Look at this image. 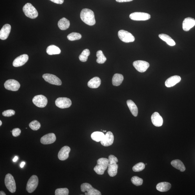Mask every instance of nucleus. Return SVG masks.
Returning a JSON list of instances; mask_svg holds the SVG:
<instances>
[{"instance_id":"nucleus-1","label":"nucleus","mask_w":195,"mask_h":195,"mask_svg":"<svg viewBox=\"0 0 195 195\" xmlns=\"http://www.w3.org/2000/svg\"><path fill=\"white\" fill-rule=\"evenodd\" d=\"M80 18L86 24L93 26L95 24V14L93 11L88 8H84L80 13Z\"/></svg>"},{"instance_id":"nucleus-2","label":"nucleus","mask_w":195,"mask_h":195,"mask_svg":"<svg viewBox=\"0 0 195 195\" xmlns=\"http://www.w3.org/2000/svg\"><path fill=\"white\" fill-rule=\"evenodd\" d=\"M109 163L108 173L110 176H115L118 173V165L117 163L118 160L115 156L114 155H110L109 157Z\"/></svg>"},{"instance_id":"nucleus-3","label":"nucleus","mask_w":195,"mask_h":195,"mask_svg":"<svg viewBox=\"0 0 195 195\" xmlns=\"http://www.w3.org/2000/svg\"><path fill=\"white\" fill-rule=\"evenodd\" d=\"M97 163V165L94 168V171L98 175H103L108 167L109 159L105 158H100L98 160Z\"/></svg>"},{"instance_id":"nucleus-4","label":"nucleus","mask_w":195,"mask_h":195,"mask_svg":"<svg viewBox=\"0 0 195 195\" xmlns=\"http://www.w3.org/2000/svg\"><path fill=\"white\" fill-rule=\"evenodd\" d=\"M23 11L27 17L34 19L37 17L38 13L37 10L31 3H27L24 6Z\"/></svg>"},{"instance_id":"nucleus-5","label":"nucleus","mask_w":195,"mask_h":195,"mask_svg":"<svg viewBox=\"0 0 195 195\" xmlns=\"http://www.w3.org/2000/svg\"><path fill=\"white\" fill-rule=\"evenodd\" d=\"M81 189L82 192H85L86 195H101V193L94 188L89 183H84L81 186Z\"/></svg>"},{"instance_id":"nucleus-6","label":"nucleus","mask_w":195,"mask_h":195,"mask_svg":"<svg viewBox=\"0 0 195 195\" xmlns=\"http://www.w3.org/2000/svg\"><path fill=\"white\" fill-rule=\"evenodd\" d=\"M5 184L7 189L11 193H14L16 190V185L14 178L10 173H8L6 176Z\"/></svg>"},{"instance_id":"nucleus-7","label":"nucleus","mask_w":195,"mask_h":195,"mask_svg":"<svg viewBox=\"0 0 195 195\" xmlns=\"http://www.w3.org/2000/svg\"><path fill=\"white\" fill-rule=\"evenodd\" d=\"M118 35L119 39L124 42H131L135 40V38L131 33L123 30L118 32Z\"/></svg>"},{"instance_id":"nucleus-8","label":"nucleus","mask_w":195,"mask_h":195,"mask_svg":"<svg viewBox=\"0 0 195 195\" xmlns=\"http://www.w3.org/2000/svg\"><path fill=\"white\" fill-rule=\"evenodd\" d=\"M38 184V178L36 175H33L29 178L27 185V190L29 193H32L36 188Z\"/></svg>"},{"instance_id":"nucleus-9","label":"nucleus","mask_w":195,"mask_h":195,"mask_svg":"<svg viewBox=\"0 0 195 195\" xmlns=\"http://www.w3.org/2000/svg\"><path fill=\"white\" fill-rule=\"evenodd\" d=\"M56 106L59 108L64 109L70 107L72 105L71 100L66 97H59L56 101Z\"/></svg>"},{"instance_id":"nucleus-10","label":"nucleus","mask_w":195,"mask_h":195,"mask_svg":"<svg viewBox=\"0 0 195 195\" xmlns=\"http://www.w3.org/2000/svg\"><path fill=\"white\" fill-rule=\"evenodd\" d=\"M42 77L46 81L50 84L58 86L61 85L62 84L61 80L56 75L46 73L43 75Z\"/></svg>"},{"instance_id":"nucleus-11","label":"nucleus","mask_w":195,"mask_h":195,"mask_svg":"<svg viewBox=\"0 0 195 195\" xmlns=\"http://www.w3.org/2000/svg\"><path fill=\"white\" fill-rule=\"evenodd\" d=\"M129 17L135 21H146L150 19L151 16L148 13L135 12L130 14Z\"/></svg>"},{"instance_id":"nucleus-12","label":"nucleus","mask_w":195,"mask_h":195,"mask_svg":"<svg viewBox=\"0 0 195 195\" xmlns=\"http://www.w3.org/2000/svg\"><path fill=\"white\" fill-rule=\"evenodd\" d=\"M4 87L7 90L17 91L20 88V85L17 80L10 79L7 80L4 84Z\"/></svg>"},{"instance_id":"nucleus-13","label":"nucleus","mask_w":195,"mask_h":195,"mask_svg":"<svg viewBox=\"0 0 195 195\" xmlns=\"http://www.w3.org/2000/svg\"><path fill=\"white\" fill-rule=\"evenodd\" d=\"M32 101L33 104L36 106L40 108L45 107L48 102L47 98L42 95L35 96L33 98Z\"/></svg>"},{"instance_id":"nucleus-14","label":"nucleus","mask_w":195,"mask_h":195,"mask_svg":"<svg viewBox=\"0 0 195 195\" xmlns=\"http://www.w3.org/2000/svg\"><path fill=\"white\" fill-rule=\"evenodd\" d=\"M133 66L140 72H145L149 67L150 65L147 62L143 61H137L134 62Z\"/></svg>"},{"instance_id":"nucleus-15","label":"nucleus","mask_w":195,"mask_h":195,"mask_svg":"<svg viewBox=\"0 0 195 195\" xmlns=\"http://www.w3.org/2000/svg\"><path fill=\"white\" fill-rule=\"evenodd\" d=\"M28 59V55L26 54L21 55L14 60L13 65L15 67H19L22 66L27 62Z\"/></svg>"},{"instance_id":"nucleus-16","label":"nucleus","mask_w":195,"mask_h":195,"mask_svg":"<svg viewBox=\"0 0 195 195\" xmlns=\"http://www.w3.org/2000/svg\"><path fill=\"white\" fill-rule=\"evenodd\" d=\"M114 141V136L111 132H107L101 141V144L103 146L107 147L111 146L113 144Z\"/></svg>"},{"instance_id":"nucleus-17","label":"nucleus","mask_w":195,"mask_h":195,"mask_svg":"<svg viewBox=\"0 0 195 195\" xmlns=\"http://www.w3.org/2000/svg\"><path fill=\"white\" fill-rule=\"evenodd\" d=\"M56 140V135L53 133L46 134L41 139V143L43 144H50L54 143Z\"/></svg>"},{"instance_id":"nucleus-18","label":"nucleus","mask_w":195,"mask_h":195,"mask_svg":"<svg viewBox=\"0 0 195 195\" xmlns=\"http://www.w3.org/2000/svg\"><path fill=\"white\" fill-rule=\"evenodd\" d=\"M195 26V20L192 17H187L183 20V28L185 31H188Z\"/></svg>"},{"instance_id":"nucleus-19","label":"nucleus","mask_w":195,"mask_h":195,"mask_svg":"<svg viewBox=\"0 0 195 195\" xmlns=\"http://www.w3.org/2000/svg\"><path fill=\"white\" fill-rule=\"evenodd\" d=\"M151 120L153 124L156 127H161L163 124V119L159 113L155 112L151 117Z\"/></svg>"},{"instance_id":"nucleus-20","label":"nucleus","mask_w":195,"mask_h":195,"mask_svg":"<svg viewBox=\"0 0 195 195\" xmlns=\"http://www.w3.org/2000/svg\"><path fill=\"white\" fill-rule=\"evenodd\" d=\"M71 151V149L68 146H65L61 149L58 153L59 159L61 160H65L69 157V154Z\"/></svg>"},{"instance_id":"nucleus-21","label":"nucleus","mask_w":195,"mask_h":195,"mask_svg":"<svg viewBox=\"0 0 195 195\" xmlns=\"http://www.w3.org/2000/svg\"><path fill=\"white\" fill-rule=\"evenodd\" d=\"M11 30L10 24H6L2 27L0 31V38L2 40H5L8 38Z\"/></svg>"},{"instance_id":"nucleus-22","label":"nucleus","mask_w":195,"mask_h":195,"mask_svg":"<svg viewBox=\"0 0 195 195\" xmlns=\"http://www.w3.org/2000/svg\"><path fill=\"white\" fill-rule=\"evenodd\" d=\"M181 80V78L178 76H174L168 78L165 82V85L167 88L173 87L179 82Z\"/></svg>"},{"instance_id":"nucleus-23","label":"nucleus","mask_w":195,"mask_h":195,"mask_svg":"<svg viewBox=\"0 0 195 195\" xmlns=\"http://www.w3.org/2000/svg\"><path fill=\"white\" fill-rule=\"evenodd\" d=\"M171 185L168 182H161L158 183L156 188L160 192H166L168 191L171 189Z\"/></svg>"},{"instance_id":"nucleus-24","label":"nucleus","mask_w":195,"mask_h":195,"mask_svg":"<svg viewBox=\"0 0 195 195\" xmlns=\"http://www.w3.org/2000/svg\"><path fill=\"white\" fill-rule=\"evenodd\" d=\"M101 84V80L99 77H94L89 81L88 85L89 88L92 89L97 88Z\"/></svg>"},{"instance_id":"nucleus-25","label":"nucleus","mask_w":195,"mask_h":195,"mask_svg":"<svg viewBox=\"0 0 195 195\" xmlns=\"http://www.w3.org/2000/svg\"><path fill=\"white\" fill-rule=\"evenodd\" d=\"M127 103L128 106L133 115L136 117L138 114V109L136 105L131 100H128Z\"/></svg>"},{"instance_id":"nucleus-26","label":"nucleus","mask_w":195,"mask_h":195,"mask_svg":"<svg viewBox=\"0 0 195 195\" xmlns=\"http://www.w3.org/2000/svg\"><path fill=\"white\" fill-rule=\"evenodd\" d=\"M124 77L123 75L116 73L112 77V84L115 86H119L122 83Z\"/></svg>"},{"instance_id":"nucleus-27","label":"nucleus","mask_w":195,"mask_h":195,"mask_svg":"<svg viewBox=\"0 0 195 195\" xmlns=\"http://www.w3.org/2000/svg\"><path fill=\"white\" fill-rule=\"evenodd\" d=\"M58 26L61 30H66L69 27L70 22L69 20L63 17L58 22Z\"/></svg>"},{"instance_id":"nucleus-28","label":"nucleus","mask_w":195,"mask_h":195,"mask_svg":"<svg viewBox=\"0 0 195 195\" xmlns=\"http://www.w3.org/2000/svg\"><path fill=\"white\" fill-rule=\"evenodd\" d=\"M171 164L174 168L179 170L181 172H184L186 169L183 163L180 160L176 159L171 162Z\"/></svg>"},{"instance_id":"nucleus-29","label":"nucleus","mask_w":195,"mask_h":195,"mask_svg":"<svg viewBox=\"0 0 195 195\" xmlns=\"http://www.w3.org/2000/svg\"><path fill=\"white\" fill-rule=\"evenodd\" d=\"M159 37L161 40L166 42L168 45L171 46L175 45L176 43L175 41L170 37L167 35V34H160Z\"/></svg>"},{"instance_id":"nucleus-30","label":"nucleus","mask_w":195,"mask_h":195,"mask_svg":"<svg viewBox=\"0 0 195 195\" xmlns=\"http://www.w3.org/2000/svg\"><path fill=\"white\" fill-rule=\"evenodd\" d=\"M46 52L49 55L59 54L61 53V50L57 46L51 45L47 48Z\"/></svg>"},{"instance_id":"nucleus-31","label":"nucleus","mask_w":195,"mask_h":195,"mask_svg":"<svg viewBox=\"0 0 195 195\" xmlns=\"http://www.w3.org/2000/svg\"><path fill=\"white\" fill-rule=\"evenodd\" d=\"M105 136V134L102 132H95L91 134V139L96 142H99L101 141Z\"/></svg>"},{"instance_id":"nucleus-32","label":"nucleus","mask_w":195,"mask_h":195,"mask_svg":"<svg viewBox=\"0 0 195 195\" xmlns=\"http://www.w3.org/2000/svg\"><path fill=\"white\" fill-rule=\"evenodd\" d=\"M97 62L99 64H103L106 61L107 59L101 50H99L97 52Z\"/></svg>"},{"instance_id":"nucleus-33","label":"nucleus","mask_w":195,"mask_h":195,"mask_svg":"<svg viewBox=\"0 0 195 195\" xmlns=\"http://www.w3.org/2000/svg\"><path fill=\"white\" fill-rule=\"evenodd\" d=\"M90 54V52L88 49L83 50L81 54L80 55L79 58L80 60L82 62H86L88 59V57Z\"/></svg>"},{"instance_id":"nucleus-34","label":"nucleus","mask_w":195,"mask_h":195,"mask_svg":"<svg viewBox=\"0 0 195 195\" xmlns=\"http://www.w3.org/2000/svg\"><path fill=\"white\" fill-rule=\"evenodd\" d=\"M81 37L82 36L81 34L76 32L71 33L67 36L68 40L71 41L79 40Z\"/></svg>"},{"instance_id":"nucleus-35","label":"nucleus","mask_w":195,"mask_h":195,"mask_svg":"<svg viewBox=\"0 0 195 195\" xmlns=\"http://www.w3.org/2000/svg\"><path fill=\"white\" fill-rule=\"evenodd\" d=\"M144 168H145V164L143 162H140L135 165L133 167L132 169L134 172H138L143 171Z\"/></svg>"},{"instance_id":"nucleus-36","label":"nucleus","mask_w":195,"mask_h":195,"mask_svg":"<svg viewBox=\"0 0 195 195\" xmlns=\"http://www.w3.org/2000/svg\"><path fill=\"white\" fill-rule=\"evenodd\" d=\"M131 182L134 185L139 186L143 184V179L135 176L131 178Z\"/></svg>"},{"instance_id":"nucleus-37","label":"nucleus","mask_w":195,"mask_h":195,"mask_svg":"<svg viewBox=\"0 0 195 195\" xmlns=\"http://www.w3.org/2000/svg\"><path fill=\"white\" fill-rule=\"evenodd\" d=\"M29 126L32 129L37 130L40 128L41 124L37 120H34L29 124Z\"/></svg>"},{"instance_id":"nucleus-38","label":"nucleus","mask_w":195,"mask_h":195,"mask_svg":"<svg viewBox=\"0 0 195 195\" xmlns=\"http://www.w3.org/2000/svg\"><path fill=\"white\" fill-rule=\"evenodd\" d=\"M68 194L69 190L66 188L57 189L55 192L56 195H68Z\"/></svg>"},{"instance_id":"nucleus-39","label":"nucleus","mask_w":195,"mask_h":195,"mask_svg":"<svg viewBox=\"0 0 195 195\" xmlns=\"http://www.w3.org/2000/svg\"><path fill=\"white\" fill-rule=\"evenodd\" d=\"M15 114V112L12 110H8L4 111L2 113V115L4 116L10 117L12 116Z\"/></svg>"},{"instance_id":"nucleus-40","label":"nucleus","mask_w":195,"mask_h":195,"mask_svg":"<svg viewBox=\"0 0 195 195\" xmlns=\"http://www.w3.org/2000/svg\"><path fill=\"white\" fill-rule=\"evenodd\" d=\"M21 133V130L18 128H14L12 131L13 136L15 137L19 136Z\"/></svg>"},{"instance_id":"nucleus-41","label":"nucleus","mask_w":195,"mask_h":195,"mask_svg":"<svg viewBox=\"0 0 195 195\" xmlns=\"http://www.w3.org/2000/svg\"><path fill=\"white\" fill-rule=\"evenodd\" d=\"M50 1L58 4H63L64 1V0H50Z\"/></svg>"},{"instance_id":"nucleus-42","label":"nucleus","mask_w":195,"mask_h":195,"mask_svg":"<svg viewBox=\"0 0 195 195\" xmlns=\"http://www.w3.org/2000/svg\"><path fill=\"white\" fill-rule=\"evenodd\" d=\"M133 1V0H116V2H120V3H122V2H129Z\"/></svg>"},{"instance_id":"nucleus-43","label":"nucleus","mask_w":195,"mask_h":195,"mask_svg":"<svg viewBox=\"0 0 195 195\" xmlns=\"http://www.w3.org/2000/svg\"><path fill=\"white\" fill-rule=\"evenodd\" d=\"M25 164H26V163L24 162H22L20 165L21 168H22L25 166Z\"/></svg>"},{"instance_id":"nucleus-44","label":"nucleus","mask_w":195,"mask_h":195,"mask_svg":"<svg viewBox=\"0 0 195 195\" xmlns=\"http://www.w3.org/2000/svg\"><path fill=\"white\" fill-rule=\"evenodd\" d=\"M18 159V157H17V156H15V158H14L13 159V161L15 162H17Z\"/></svg>"},{"instance_id":"nucleus-45","label":"nucleus","mask_w":195,"mask_h":195,"mask_svg":"<svg viewBox=\"0 0 195 195\" xmlns=\"http://www.w3.org/2000/svg\"><path fill=\"white\" fill-rule=\"evenodd\" d=\"M0 195H6L5 193L3 192V191H1L0 192Z\"/></svg>"},{"instance_id":"nucleus-46","label":"nucleus","mask_w":195,"mask_h":195,"mask_svg":"<svg viewBox=\"0 0 195 195\" xmlns=\"http://www.w3.org/2000/svg\"><path fill=\"white\" fill-rule=\"evenodd\" d=\"M2 125V122L1 120H0V126H1Z\"/></svg>"},{"instance_id":"nucleus-47","label":"nucleus","mask_w":195,"mask_h":195,"mask_svg":"<svg viewBox=\"0 0 195 195\" xmlns=\"http://www.w3.org/2000/svg\"><path fill=\"white\" fill-rule=\"evenodd\" d=\"M103 132H106V130H105H105H103Z\"/></svg>"}]
</instances>
